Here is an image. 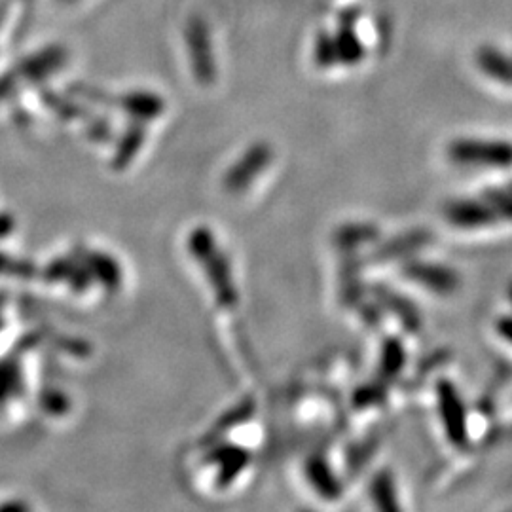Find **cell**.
I'll return each mask as SVG.
<instances>
[{
	"label": "cell",
	"instance_id": "obj_1",
	"mask_svg": "<svg viewBox=\"0 0 512 512\" xmlns=\"http://www.w3.org/2000/svg\"><path fill=\"white\" fill-rule=\"evenodd\" d=\"M448 154L452 162L465 167H507L512 165V145L503 141L461 139L454 141Z\"/></svg>",
	"mask_w": 512,
	"mask_h": 512
},
{
	"label": "cell",
	"instance_id": "obj_2",
	"mask_svg": "<svg viewBox=\"0 0 512 512\" xmlns=\"http://www.w3.org/2000/svg\"><path fill=\"white\" fill-rule=\"evenodd\" d=\"M188 40H190V52L196 65V71L200 74L203 82H211L215 78V61L211 54L209 35L203 25L202 19H194L188 29Z\"/></svg>",
	"mask_w": 512,
	"mask_h": 512
},
{
	"label": "cell",
	"instance_id": "obj_3",
	"mask_svg": "<svg viewBox=\"0 0 512 512\" xmlns=\"http://www.w3.org/2000/svg\"><path fill=\"white\" fill-rule=\"evenodd\" d=\"M355 18H357V12H351V14L346 12L342 16V27L334 38L336 40V50H338V61L346 63V65H357L365 55V50H363L359 38L353 31Z\"/></svg>",
	"mask_w": 512,
	"mask_h": 512
},
{
	"label": "cell",
	"instance_id": "obj_4",
	"mask_svg": "<svg viewBox=\"0 0 512 512\" xmlns=\"http://www.w3.org/2000/svg\"><path fill=\"white\" fill-rule=\"evenodd\" d=\"M476 63L482 73L492 76L494 80L512 84V61L507 55L497 52L495 48H480L476 54Z\"/></svg>",
	"mask_w": 512,
	"mask_h": 512
},
{
	"label": "cell",
	"instance_id": "obj_5",
	"mask_svg": "<svg viewBox=\"0 0 512 512\" xmlns=\"http://www.w3.org/2000/svg\"><path fill=\"white\" fill-rule=\"evenodd\" d=\"M315 63L319 67H332L334 63H338L336 40L327 33H321L315 42Z\"/></svg>",
	"mask_w": 512,
	"mask_h": 512
}]
</instances>
